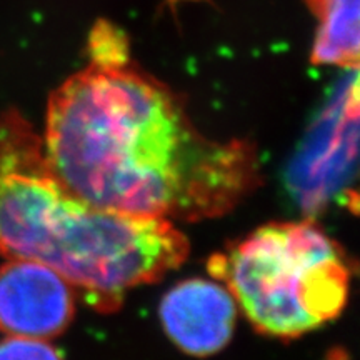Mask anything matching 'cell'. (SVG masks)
<instances>
[{"mask_svg":"<svg viewBox=\"0 0 360 360\" xmlns=\"http://www.w3.org/2000/svg\"><path fill=\"white\" fill-rule=\"evenodd\" d=\"M42 141L72 192L129 217L217 219L262 184L254 143L202 134L182 98L127 57L92 58L58 85Z\"/></svg>","mask_w":360,"mask_h":360,"instance_id":"1","label":"cell"},{"mask_svg":"<svg viewBox=\"0 0 360 360\" xmlns=\"http://www.w3.org/2000/svg\"><path fill=\"white\" fill-rule=\"evenodd\" d=\"M188 238L162 219L129 217L80 199L17 109L0 112V254L47 265L109 312L129 290L186 262Z\"/></svg>","mask_w":360,"mask_h":360,"instance_id":"2","label":"cell"},{"mask_svg":"<svg viewBox=\"0 0 360 360\" xmlns=\"http://www.w3.org/2000/svg\"><path fill=\"white\" fill-rule=\"evenodd\" d=\"M237 307L260 334L277 339L317 330L349 300V255L310 220L270 222L209 260Z\"/></svg>","mask_w":360,"mask_h":360,"instance_id":"3","label":"cell"},{"mask_svg":"<svg viewBox=\"0 0 360 360\" xmlns=\"http://www.w3.org/2000/svg\"><path fill=\"white\" fill-rule=\"evenodd\" d=\"M75 287L47 265L7 259L0 265V332L52 340L75 315Z\"/></svg>","mask_w":360,"mask_h":360,"instance_id":"4","label":"cell"},{"mask_svg":"<svg viewBox=\"0 0 360 360\" xmlns=\"http://www.w3.org/2000/svg\"><path fill=\"white\" fill-rule=\"evenodd\" d=\"M238 307L231 290L207 278H187L162 297L160 323L170 342L191 357H210L231 344Z\"/></svg>","mask_w":360,"mask_h":360,"instance_id":"5","label":"cell"},{"mask_svg":"<svg viewBox=\"0 0 360 360\" xmlns=\"http://www.w3.org/2000/svg\"><path fill=\"white\" fill-rule=\"evenodd\" d=\"M307 6L317 19L312 64L357 69L360 0H307Z\"/></svg>","mask_w":360,"mask_h":360,"instance_id":"6","label":"cell"},{"mask_svg":"<svg viewBox=\"0 0 360 360\" xmlns=\"http://www.w3.org/2000/svg\"><path fill=\"white\" fill-rule=\"evenodd\" d=\"M0 360H64L49 340L11 337L0 340Z\"/></svg>","mask_w":360,"mask_h":360,"instance_id":"7","label":"cell"}]
</instances>
